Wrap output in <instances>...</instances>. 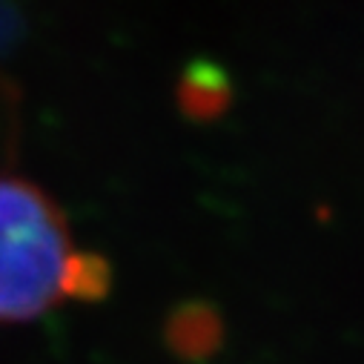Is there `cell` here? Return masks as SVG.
<instances>
[{
    "label": "cell",
    "mask_w": 364,
    "mask_h": 364,
    "mask_svg": "<svg viewBox=\"0 0 364 364\" xmlns=\"http://www.w3.org/2000/svg\"><path fill=\"white\" fill-rule=\"evenodd\" d=\"M230 104V77L221 66L210 60H196L187 66L181 80V109L193 118H215Z\"/></svg>",
    "instance_id": "3957f363"
},
{
    "label": "cell",
    "mask_w": 364,
    "mask_h": 364,
    "mask_svg": "<svg viewBox=\"0 0 364 364\" xmlns=\"http://www.w3.org/2000/svg\"><path fill=\"white\" fill-rule=\"evenodd\" d=\"M77 255L46 193L0 178V321H29L72 290Z\"/></svg>",
    "instance_id": "6da1fadb"
},
{
    "label": "cell",
    "mask_w": 364,
    "mask_h": 364,
    "mask_svg": "<svg viewBox=\"0 0 364 364\" xmlns=\"http://www.w3.org/2000/svg\"><path fill=\"white\" fill-rule=\"evenodd\" d=\"M224 336L221 318L210 304H181L166 321V338L184 358H207L218 350Z\"/></svg>",
    "instance_id": "7a4b0ae2"
}]
</instances>
